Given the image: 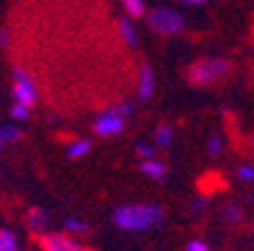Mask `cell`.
I'll return each instance as SVG.
<instances>
[{
	"label": "cell",
	"instance_id": "obj_1",
	"mask_svg": "<svg viewBox=\"0 0 254 251\" xmlns=\"http://www.w3.org/2000/svg\"><path fill=\"white\" fill-rule=\"evenodd\" d=\"M111 220L123 231H148L164 222V210L154 204H125L114 210Z\"/></svg>",
	"mask_w": 254,
	"mask_h": 251
},
{
	"label": "cell",
	"instance_id": "obj_2",
	"mask_svg": "<svg viewBox=\"0 0 254 251\" xmlns=\"http://www.w3.org/2000/svg\"><path fill=\"white\" fill-rule=\"evenodd\" d=\"M229 73V61L220 57H204L195 61L189 70V79L195 86H206V84L218 82L220 77Z\"/></svg>",
	"mask_w": 254,
	"mask_h": 251
},
{
	"label": "cell",
	"instance_id": "obj_3",
	"mask_svg": "<svg viewBox=\"0 0 254 251\" xmlns=\"http://www.w3.org/2000/svg\"><path fill=\"white\" fill-rule=\"evenodd\" d=\"M148 25L152 32L168 37V34H177V32L184 30V18L170 7H159V9L150 11Z\"/></svg>",
	"mask_w": 254,
	"mask_h": 251
},
{
	"label": "cell",
	"instance_id": "obj_4",
	"mask_svg": "<svg viewBox=\"0 0 254 251\" xmlns=\"http://www.w3.org/2000/svg\"><path fill=\"white\" fill-rule=\"evenodd\" d=\"M11 75H14V91H11V95H14L16 104L32 109L34 102H37V86H34L32 77L21 66H16V68L11 70Z\"/></svg>",
	"mask_w": 254,
	"mask_h": 251
},
{
	"label": "cell",
	"instance_id": "obj_5",
	"mask_svg": "<svg viewBox=\"0 0 254 251\" xmlns=\"http://www.w3.org/2000/svg\"><path fill=\"white\" fill-rule=\"evenodd\" d=\"M125 129V118L116 115L114 111L107 109L105 113H100L95 118V125H93V131L98 136H118L121 131Z\"/></svg>",
	"mask_w": 254,
	"mask_h": 251
},
{
	"label": "cell",
	"instance_id": "obj_6",
	"mask_svg": "<svg viewBox=\"0 0 254 251\" xmlns=\"http://www.w3.org/2000/svg\"><path fill=\"white\" fill-rule=\"evenodd\" d=\"M43 251H86L84 247L75 242L73 238L68 236H59V233H43L39 238Z\"/></svg>",
	"mask_w": 254,
	"mask_h": 251
},
{
	"label": "cell",
	"instance_id": "obj_7",
	"mask_svg": "<svg viewBox=\"0 0 254 251\" xmlns=\"http://www.w3.org/2000/svg\"><path fill=\"white\" fill-rule=\"evenodd\" d=\"M154 93V75L152 68L148 63H143L141 70H138V100L141 102H148Z\"/></svg>",
	"mask_w": 254,
	"mask_h": 251
},
{
	"label": "cell",
	"instance_id": "obj_8",
	"mask_svg": "<svg viewBox=\"0 0 254 251\" xmlns=\"http://www.w3.org/2000/svg\"><path fill=\"white\" fill-rule=\"evenodd\" d=\"M27 226L32 231H37V233H43L48 226V213L43 208H32L27 213Z\"/></svg>",
	"mask_w": 254,
	"mask_h": 251
},
{
	"label": "cell",
	"instance_id": "obj_9",
	"mask_svg": "<svg viewBox=\"0 0 254 251\" xmlns=\"http://www.w3.org/2000/svg\"><path fill=\"white\" fill-rule=\"evenodd\" d=\"M141 172L148 174L150 179H164L166 177V165L161 161H154V158H150V161H143L141 163Z\"/></svg>",
	"mask_w": 254,
	"mask_h": 251
},
{
	"label": "cell",
	"instance_id": "obj_10",
	"mask_svg": "<svg viewBox=\"0 0 254 251\" xmlns=\"http://www.w3.org/2000/svg\"><path fill=\"white\" fill-rule=\"evenodd\" d=\"M89 152H91V143L84 141V138H79V141H75V143H70L68 145L66 156L68 158H82V156H86Z\"/></svg>",
	"mask_w": 254,
	"mask_h": 251
},
{
	"label": "cell",
	"instance_id": "obj_11",
	"mask_svg": "<svg viewBox=\"0 0 254 251\" xmlns=\"http://www.w3.org/2000/svg\"><path fill=\"white\" fill-rule=\"evenodd\" d=\"M18 138H21V129H18V127L2 125V129H0V147H2V150H5L9 143L18 141Z\"/></svg>",
	"mask_w": 254,
	"mask_h": 251
},
{
	"label": "cell",
	"instance_id": "obj_12",
	"mask_svg": "<svg viewBox=\"0 0 254 251\" xmlns=\"http://www.w3.org/2000/svg\"><path fill=\"white\" fill-rule=\"evenodd\" d=\"M222 215H225V222H227V224H232V226L241 224V220H243V210H241V206H238V204H225Z\"/></svg>",
	"mask_w": 254,
	"mask_h": 251
},
{
	"label": "cell",
	"instance_id": "obj_13",
	"mask_svg": "<svg viewBox=\"0 0 254 251\" xmlns=\"http://www.w3.org/2000/svg\"><path fill=\"white\" fill-rule=\"evenodd\" d=\"M0 251H21L18 249V238L9 229L0 231Z\"/></svg>",
	"mask_w": 254,
	"mask_h": 251
},
{
	"label": "cell",
	"instance_id": "obj_14",
	"mask_svg": "<svg viewBox=\"0 0 254 251\" xmlns=\"http://www.w3.org/2000/svg\"><path fill=\"white\" fill-rule=\"evenodd\" d=\"M118 27H121V34H123V39H125V43L127 46H136L138 43V39H136V30H134V25L127 18H123L121 23H118Z\"/></svg>",
	"mask_w": 254,
	"mask_h": 251
},
{
	"label": "cell",
	"instance_id": "obj_15",
	"mask_svg": "<svg viewBox=\"0 0 254 251\" xmlns=\"http://www.w3.org/2000/svg\"><path fill=\"white\" fill-rule=\"evenodd\" d=\"M154 141L161 147H170V143H173V129L168 125H159L157 131H154Z\"/></svg>",
	"mask_w": 254,
	"mask_h": 251
},
{
	"label": "cell",
	"instance_id": "obj_16",
	"mask_svg": "<svg viewBox=\"0 0 254 251\" xmlns=\"http://www.w3.org/2000/svg\"><path fill=\"white\" fill-rule=\"evenodd\" d=\"M64 229L68 231V233H86V231H89V224L82 220H75V217H68V220L64 222Z\"/></svg>",
	"mask_w": 254,
	"mask_h": 251
},
{
	"label": "cell",
	"instance_id": "obj_17",
	"mask_svg": "<svg viewBox=\"0 0 254 251\" xmlns=\"http://www.w3.org/2000/svg\"><path fill=\"white\" fill-rule=\"evenodd\" d=\"M123 5H125L127 14L129 16H143L145 14V5H143V0H123Z\"/></svg>",
	"mask_w": 254,
	"mask_h": 251
},
{
	"label": "cell",
	"instance_id": "obj_18",
	"mask_svg": "<svg viewBox=\"0 0 254 251\" xmlns=\"http://www.w3.org/2000/svg\"><path fill=\"white\" fill-rule=\"evenodd\" d=\"M109 111H114L116 115H121V118H129L132 115V111H134V106L129 104V102H125V104H114V106H109Z\"/></svg>",
	"mask_w": 254,
	"mask_h": 251
},
{
	"label": "cell",
	"instance_id": "obj_19",
	"mask_svg": "<svg viewBox=\"0 0 254 251\" xmlns=\"http://www.w3.org/2000/svg\"><path fill=\"white\" fill-rule=\"evenodd\" d=\"M11 118H14V120H27V118H30V109H27V106H21V104H14L11 106Z\"/></svg>",
	"mask_w": 254,
	"mask_h": 251
},
{
	"label": "cell",
	"instance_id": "obj_20",
	"mask_svg": "<svg viewBox=\"0 0 254 251\" xmlns=\"http://www.w3.org/2000/svg\"><path fill=\"white\" fill-rule=\"evenodd\" d=\"M220 150H222V138L220 136H211V138H209L206 152L211 154V156H216V154H220Z\"/></svg>",
	"mask_w": 254,
	"mask_h": 251
},
{
	"label": "cell",
	"instance_id": "obj_21",
	"mask_svg": "<svg viewBox=\"0 0 254 251\" xmlns=\"http://www.w3.org/2000/svg\"><path fill=\"white\" fill-rule=\"evenodd\" d=\"M136 154L141 158H145V161H150V158H154V147L145 145V143H138V145H136Z\"/></svg>",
	"mask_w": 254,
	"mask_h": 251
},
{
	"label": "cell",
	"instance_id": "obj_22",
	"mask_svg": "<svg viewBox=\"0 0 254 251\" xmlns=\"http://www.w3.org/2000/svg\"><path fill=\"white\" fill-rule=\"evenodd\" d=\"M238 179H241V181H254V167L252 165H241L238 167Z\"/></svg>",
	"mask_w": 254,
	"mask_h": 251
},
{
	"label": "cell",
	"instance_id": "obj_23",
	"mask_svg": "<svg viewBox=\"0 0 254 251\" xmlns=\"http://www.w3.org/2000/svg\"><path fill=\"white\" fill-rule=\"evenodd\" d=\"M186 251H209V245H204V242H200V240H193L186 245Z\"/></svg>",
	"mask_w": 254,
	"mask_h": 251
},
{
	"label": "cell",
	"instance_id": "obj_24",
	"mask_svg": "<svg viewBox=\"0 0 254 251\" xmlns=\"http://www.w3.org/2000/svg\"><path fill=\"white\" fill-rule=\"evenodd\" d=\"M206 206H209V204H206V199L200 197V199H195V201L190 204V208H193V213H204Z\"/></svg>",
	"mask_w": 254,
	"mask_h": 251
},
{
	"label": "cell",
	"instance_id": "obj_25",
	"mask_svg": "<svg viewBox=\"0 0 254 251\" xmlns=\"http://www.w3.org/2000/svg\"><path fill=\"white\" fill-rule=\"evenodd\" d=\"M180 2H184V5H202L204 0H180Z\"/></svg>",
	"mask_w": 254,
	"mask_h": 251
},
{
	"label": "cell",
	"instance_id": "obj_26",
	"mask_svg": "<svg viewBox=\"0 0 254 251\" xmlns=\"http://www.w3.org/2000/svg\"><path fill=\"white\" fill-rule=\"evenodd\" d=\"M252 143H254V134H252Z\"/></svg>",
	"mask_w": 254,
	"mask_h": 251
}]
</instances>
